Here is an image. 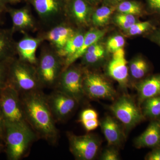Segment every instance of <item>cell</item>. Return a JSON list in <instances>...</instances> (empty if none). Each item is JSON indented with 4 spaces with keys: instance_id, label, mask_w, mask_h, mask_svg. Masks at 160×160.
Returning a JSON list of instances; mask_svg holds the SVG:
<instances>
[{
    "instance_id": "1",
    "label": "cell",
    "mask_w": 160,
    "mask_h": 160,
    "mask_svg": "<svg viewBox=\"0 0 160 160\" xmlns=\"http://www.w3.org/2000/svg\"><path fill=\"white\" fill-rule=\"evenodd\" d=\"M20 95L26 121L38 139L56 145L59 133L42 89Z\"/></svg>"
},
{
    "instance_id": "2",
    "label": "cell",
    "mask_w": 160,
    "mask_h": 160,
    "mask_svg": "<svg viewBox=\"0 0 160 160\" xmlns=\"http://www.w3.org/2000/svg\"><path fill=\"white\" fill-rule=\"evenodd\" d=\"M4 139L6 142L7 158L19 160L29 154L32 143L38 140L30 126L20 124L4 123Z\"/></svg>"
},
{
    "instance_id": "3",
    "label": "cell",
    "mask_w": 160,
    "mask_h": 160,
    "mask_svg": "<svg viewBox=\"0 0 160 160\" xmlns=\"http://www.w3.org/2000/svg\"><path fill=\"white\" fill-rule=\"evenodd\" d=\"M35 68L42 89H54L65 69V59L47 43L41 48Z\"/></svg>"
},
{
    "instance_id": "4",
    "label": "cell",
    "mask_w": 160,
    "mask_h": 160,
    "mask_svg": "<svg viewBox=\"0 0 160 160\" xmlns=\"http://www.w3.org/2000/svg\"><path fill=\"white\" fill-rule=\"evenodd\" d=\"M8 85L20 95L43 89L38 79L35 66L17 57L9 62Z\"/></svg>"
},
{
    "instance_id": "5",
    "label": "cell",
    "mask_w": 160,
    "mask_h": 160,
    "mask_svg": "<svg viewBox=\"0 0 160 160\" xmlns=\"http://www.w3.org/2000/svg\"><path fill=\"white\" fill-rule=\"evenodd\" d=\"M34 9L45 30L67 20L66 0H26Z\"/></svg>"
},
{
    "instance_id": "6",
    "label": "cell",
    "mask_w": 160,
    "mask_h": 160,
    "mask_svg": "<svg viewBox=\"0 0 160 160\" xmlns=\"http://www.w3.org/2000/svg\"><path fill=\"white\" fill-rule=\"evenodd\" d=\"M0 108L4 123L29 126L20 93L8 85L0 93Z\"/></svg>"
},
{
    "instance_id": "7",
    "label": "cell",
    "mask_w": 160,
    "mask_h": 160,
    "mask_svg": "<svg viewBox=\"0 0 160 160\" xmlns=\"http://www.w3.org/2000/svg\"><path fill=\"white\" fill-rule=\"evenodd\" d=\"M84 69L82 66L74 63L64 69L55 89L65 92L80 104L86 97L83 89Z\"/></svg>"
},
{
    "instance_id": "8",
    "label": "cell",
    "mask_w": 160,
    "mask_h": 160,
    "mask_svg": "<svg viewBox=\"0 0 160 160\" xmlns=\"http://www.w3.org/2000/svg\"><path fill=\"white\" fill-rule=\"evenodd\" d=\"M115 117L129 130L145 119L142 110L131 97L123 95L109 107Z\"/></svg>"
},
{
    "instance_id": "9",
    "label": "cell",
    "mask_w": 160,
    "mask_h": 160,
    "mask_svg": "<svg viewBox=\"0 0 160 160\" xmlns=\"http://www.w3.org/2000/svg\"><path fill=\"white\" fill-rule=\"evenodd\" d=\"M84 69L83 89L86 97L91 100H114L116 92L111 83L98 73Z\"/></svg>"
},
{
    "instance_id": "10",
    "label": "cell",
    "mask_w": 160,
    "mask_h": 160,
    "mask_svg": "<svg viewBox=\"0 0 160 160\" xmlns=\"http://www.w3.org/2000/svg\"><path fill=\"white\" fill-rule=\"evenodd\" d=\"M69 150L75 159L92 160L96 157L101 142L98 137L92 133L76 135L67 132Z\"/></svg>"
},
{
    "instance_id": "11",
    "label": "cell",
    "mask_w": 160,
    "mask_h": 160,
    "mask_svg": "<svg viewBox=\"0 0 160 160\" xmlns=\"http://www.w3.org/2000/svg\"><path fill=\"white\" fill-rule=\"evenodd\" d=\"M46 98L56 123L66 121L79 104L73 98L58 89L46 95Z\"/></svg>"
},
{
    "instance_id": "12",
    "label": "cell",
    "mask_w": 160,
    "mask_h": 160,
    "mask_svg": "<svg viewBox=\"0 0 160 160\" xmlns=\"http://www.w3.org/2000/svg\"><path fill=\"white\" fill-rule=\"evenodd\" d=\"M77 30L66 20L42 31L38 36L58 52Z\"/></svg>"
},
{
    "instance_id": "13",
    "label": "cell",
    "mask_w": 160,
    "mask_h": 160,
    "mask_svg": "<svg viewBox=\"0 0 160 160\" xmlns=\"http://www.w3.org/2000/svg\"><path fill=\"white\" fill-rule=\"evenodd\" d=\"M92 12V5L86 0H66V18L80 29L89 26Z\"/></svg>"
},
{
    "instance_id": "14",
    "label": "cell",
    "mask_w": 160,
    "mask_h": 160,
    "mask_svg": "<svg viewBox=\"0 0 160 160\" xmlns=\"http://www.w3.org/2000/svg\"><path fill=\"white\" fill-rule=\"evenodd\" d=\"M7 12L11 17L12 22L11 29L14 33L19 32L25 34L29 32L35 31L40 26L32 14L29 6L19 9L9 8Z\"/></svg>"
},
{
    "instance_id": "15",
    "label": "cell",
    "mask_w": 160,
    "mask_h": 160,
    "mask_svg": "<svg viewBox=\"0 0 160 160\" xmlns=\"http://www.w3.org/2000/svg\"><path fill=\"white\" fill-rule=\"evenodd\" d=\"M112 53V58L107 66V73L121 87L126 89L129 83V69L125 50L121 48Z\"/></svg>"
},
{
    "instance_id": "16",
    "label": "cell",
    "mask_w": 160,
    "mask_h": 160,
    "mask_svg": "<svg viewBox=\"0 0 160 160\" xmlns=\"http://www.w3.org/2000/svg\"><path fill=\"white\" fill-rule=\"evenodd\" d=\"M44 42L38 36L33 37L25 33L23 37L16 44L17 58L23 62L35 66L38 61L37 51Z\"/></svg>"
},
{
    "instance_id": "17",
    "label": "cell",
    "mask_w": 160,
    "mask_h": 160,
    "mask_svg": "<svg viewBox=\"0 0 160 160\" xmlns=\"http://www.w3.org/2000/svg\"><path fill=\"white\" fill-rule=\"evenodd\" d=\"M100 125L109 146L117 147L122 145L125 135L116 120L110 116H107L100 122Z\"/></svg>"
},
{
    "instance_id": "18",
    "label": "cell",
    "mask_w": 160,
    "mask_h": 160,
    "mask_svg": "<svg viewBox=\"0 0 160 160\" xmlns=\"http://www.w3.org/2000/svg\"><path fill=\"white\" fill-rule=\"evenodd\" d=\"M137 148H153L160 146V121H152L147 129L134 140Z\"/></svg>"
},
{
    "instance_id": "19",
    "label": "cell",
    "mask_w": 160,
    "mask_h": 160,
    "mask_svg": "<svg viewBox=\"0 0 160 160\" xmlns=\"http://www.w3.org/2000/svg\"><path fill=\"white\" fill-rule=\"evenodd\" d=\"M136 88L140 105L147 99L160 96V74L153 75L142 80Z\"/></svg>"
},
{
    "instance_id": "20",
    "label": "cell",
    "mask_w": 160,
    "mask_h": 160,
    "mask_svg": "<svg viewBox=\"0 0 160 160\" xmlns=\"http://www.w3.org/2000/svg\"><path fill=\"white\" fill-rule=\"evenodd\" d=\"M11 28L0 27V62H10L17 57L16 44Z\"/></svg>"
},
{
    "instance_id": "21",
    "label": "cell",
    "mask_w": 160,
    "mask_h": 160,
    "mask_svg": "<svg viewBox=\"0 0 160 160\" xmlns=\"http://www.w3.org/2000/svg\"><path fill=\"white\" fill-rule=\"evenodd\" d=\"M104 34V31L98 29H91L86 32L81 48L70 57L65 60V69L81 58L87 49L94 43L98 42Z\"/></svg>"
},
{
    "instance_id": "22",
    "label": "cell",
    "mask_w": 160,
    "mask_h": 160,
    "mask_svg": "<svg viewBox=\"0 0 160 160\" xmlns=\"http://www.w3.org/2000/svg\"><path fill=\"white\" fill-rule=\"evenodd\" d=\"M105 54L104 47L98 42L94 43L87 49L82 57V66L86 69L92 67L101 62Z\"/></svg>"
},
{
    "instance_id": "23",
    "label": "cell",
    "mask_w": 160,
    "mask_h": 160,
    "mask_svg": "<svg viewBox=\"0 0 160 160\" xmlns=\"http://www.w3.org/2000/svg\"><path fill=\"white\" fill-rule=\"evenodd\" d=\"M86 32L82 29H78L58 53L64 59L70 57L81 48Z\"/></svg>"
},
{
    "instance_id": "24",
    "label": "cell",
    "mask_w": 160,
    "mask_h": 160,
    "mask_svg": "<svg viewBox=\"0 0 160 160\" xmlns=\"http://www.w3.org/2000/svg\"><path fill=\"white\" fill-rule=\"evenodd\" d=\"M79 122L82 123L88 132L96 129L100 125L98 112L94 109L90 108L85 109L82 112Z\"/></svg>"
},
{
    "instance_id": "25",
    "label": "cell",
    "mask_w": 160,
    "mask_h": 160,
    "mask_svg": "<svg viewBox=\"0 0 160 160\" xmlns=\"http://www.w3.org/2000/svg\"><path fill=\"white\" fill-rule=\"evenodd\" d=\"M129 69L130 74L134 79H141L149 72V64L143 58H137L130 62Z\"/></svg>"
},
{
    "instance_id": "26",
    "label": "cell",
    "mask_w": 160,
    "mask_h": 160,
    "mask_svg": "<svg viewBox=\"0 0 160 160\" xmlns=\"http://www.w3.org/2000/svg\"><path fill=\"white\" fill-rule=\"evenodd\" d=\"M112 6H103L92 12L91 22L97 26H103L109 22L110 16L114 11Z\"/></svg>"
},
{
    "instance_id": "27",
    "label": "cell",
    "mask_w": 160,
    "mask_h": 160,
    "mask_svg": "<svg viewBox=\"0 0 160 160\" xmlns=\"http://www.w3.org/2000/svg\"><path fill=\"white\" fill-rule=\"evenodd\" d=\"M142 110L145 117L156 119L160 117V96L145 100Z\"/></svg>"
},
{
    "instance_id": "28",
    "label": "cell",
    "mask_w": 160,
    "mask_h": 160,
    "mask_svg": "<svg viewBox=\"0 0 160 160\" xmlns=\"http://www.w3.org/2000/svg\"><path fill=\"white\" fill-rule=\"evenodd\" d=\"M119 13L139 15L142 12V6L138 2L132 1H123L117 7Z\"/></svg>"
},
{
    "instance_id": "29",
    "label": "cell",
    "mask_w": 160,
    "mask_h": 160,
    "mask_svg": "<svg viewBox=\"0 0 160 160\" xmlns=\"http://www.w3.org/2000/svg\"><path fill=\"white\" fill-rule=\"evenodd\" d=\"M152 27V24L149 21L136 22L127 30V34L130 36L138 35L150 31Z\"/></svg>"
},
{
    "instance_id": "30",
    "label": "cell",
    "mask_w": 160,
    "mask_h": 160,
    "mask_svg": "<svg viewBox=\"0 0 160 160\" xmlns=\"http://www.w3.org/2000/svg\"><path fill=\"white\" fill-rule=\"evenodd\" d=\"M115 22L120 28L127 31L133 24L136 22L134 15L119 13L114 18Z\"/></svg>"
},
{
    "instance_id": "31",
    "label": "cell",
    "mask_w": 160,
    "mask_h": 160,
    "mask_svg": "<svg viewBox=\"0 0 160 160\" xmlns=\"http://www.w3.org/2000/svg\"><path fill=\"white\" fill-rule=\"evenodd\" d=\"M125 44V40L122 36L117 35L108 40L106 43L107 50L113 53L118 49L123 48Z\"/></svg>"
},
{
    "instance_id": "32",
    "label": "cell",
    "mask_w": 160,
    "mask_h": 160,
    "mask_svg": "<svg viewBox=\"0 0 160 160\" xmlns=\"http://www.w3.org/2000/svg\"><path fill=\"white\" fill-rule=\"evenodd\" d=\"M10 62H0V93L8 85L9 64Z\"/></svg>"
},
{
    "instance_id": "33",
    "label": "cell",
    "mask_w": 160,
    "mask_h": 160,
    "mask_svg": "<svg viewBox=\"0 0 160 160\" xmlns=\"http://www.w3.org/2000/svg\"><path fill=\"white\" fill-rule=\"evenodd\" d=\"M110 146L103 152L100 159L102 160H119L120 155L117 149L114 146Z\"/></svg>"
},
{
    "instance_id": "34",
    "label": "cell",
    "mask_w": 160,
    "mask_h": 160,
    "mask_svg": "<svg viewBox=\"0 0 160 160\" xmlns=\"http://www.w3.org/2000/svg\"><path fill=\"white\" fill-rule=\"evenodd\" d=\"M149 9L160 16V0H147Z\"/></svg>"
},
{
    "instance_id": "35",
    "label": "cell",
    "mask_w": 160,
    "mask_h": 160,
    "mask_svg": "<svg viewBox=\"0 0 160 160\" xmlns=\"http://www.w3.org/2000/svg\"><path fill=\"white\" fill-rule=\"evenodd\" d=\"M146 160H160V146L153 148L150 152L146 155Z\"/></svg>"
},
{
    "instance_id": "36",
    "label": "cell",
    "mask_w": 160,
    "mask_h": 160,
    "mask_svg": "<svg viewBox=\"0 0 160 160\" xmlns=\"http://www.w3.org/2000/svg\"><path fill=\"white\" fill-rule=\"evenodd\" d=\"M9 4L7 0H0V23L2 22V19L3 16L8 12Z\"/></svg>"
},
{
    "instance_id": "37",
    "label": "cell",
    "mask_w": 160,
    "mask_h": 160,
    "mask_svg": "<svg viewBox=\"0 0 160 160\" xmlns=\"http://www.w3.org/2000/svg\"><path fill=\"white\" fill-rule=\"evenodd\" d=\"M4 131H5V124L2 114L0 108V138L4 139Z\"/></svg>"
},
{
    "instance_id": "38",
    "label": "cell",
    "mask_w": 160,
    "mask_h": 160,
    "mask_svg": "<svg viewBox=\"0 0 160 160\" xmlns=\"http://www.w3.org/2000/svg\"><path fill=\"white\" fill-rule=\"evenodd\" d=\"M150 39L160 46V29L155 31L150 36Z\"/></svg>"
},
{
    "instance_id": "39",
    "label": "cell",
    "mask_w": 160,
    "mask_h": 160,
    "mask_svg": "<svg viewBox=\"0 0 160 160\" xmlns=\"http://www.w3.org/2000/svg\"><path fill=\"white\" fill-rule=\"evenodd\" d=\"M105 1L108 4L112 6V5H118L119 3L123 1V0H105Z\"/></svg>"
},
{
    "instance_id": "40",
    "label": "cell",
    "mask_w": 160,
    "mask_h": 160,
    "mask_svg": "<svg viewBox=\"0 0 160 160\" xmlns=\"http://www.w3.org/2000/svg\"><path fill=\"white\" fill-rule=\"evenodd\" d=\"M23 0H7L9 3L11 4H15L21 2Z\"/></svg>"
},
{
    "instance_id": "41",
    "label": "cell",
    "mask_w": 160,
    "mask_h": 160,
    "mask_svg": "<svg viewBox=\"0 0 160 160\" xmlns=\"http://www.w3.org/2000/svg\"><path fill=\"white\" fill-rule=\"evenodd\" d=\"M87 2H89L90 4L92 5H94V4H96L99 2V0H86Z\"/></svg>"
}]
</instances>
